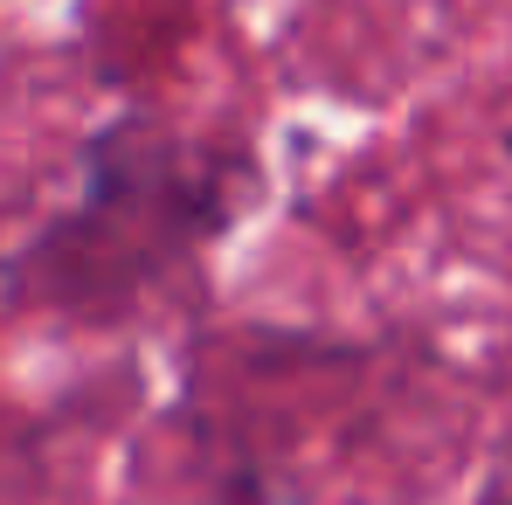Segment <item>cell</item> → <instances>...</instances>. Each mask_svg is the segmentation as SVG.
I'll use <instances>...</instances> for the list:
<instances>
[{"instance_id":"6da1fadb","label":"cell","mask_w":512,"mask_h":505,"mask_svg":"<svg viewBox=\"0 0 512 505\" xmlns=\"http://www.w3.org/2000/svg\"><path fill=\"white\" fill-rule=\"evenodd\" d=\"M229 160L146 118H111L84 146L77 201L14 256V291L70 319H118L229 222Z\"/></svg>"}]
</instances>
